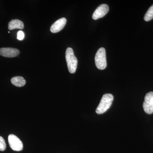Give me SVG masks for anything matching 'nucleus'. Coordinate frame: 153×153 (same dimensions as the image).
I'll use <instances>...</instances> for the list:
<instances>
[{"instance_id": "obj_5", "label": "nucleus", "mask_w": 153, "mask_h": 153, "mask_svg": "<svg viewBox=\"0 0 153 153\" xmlns=\"http://www.w3.org/2000/svg\"><path fill=\"white\" fill-rule=\"evenodd\" d=\"M9 145L11 149L15 151H21L23 149V144L22 141L14 134H10L8 136Z\"/></svg>"}, {"instance_id": "obj_13", "label": "nucleus", "mask_w": 153, "mask_h": 153, "mask_svg": "<svg viewBox=\"0 0 153 153\" xmlns=\"http://www.w3.org/2000/svg\"><path fill=\"white\" fill-rule=\"evenodd\" d=\"M25 33L22 31H19L17 33V39L20 41H22L25 38Z\"/></svg>"}, {"instance_id": "obj_12", "label": "nucleus", "mask_w": 153, "mask_h": 153, "mask_svg": "<svg viewBox=\"0 0 153 153\" xmlns=\"http://www.w3.org/2000/svg\"><path fill=\"white\" fill-rule=\"evenodd\" d=\"M6 149V144L2 137L0 136V151H4Z\"/></svg>"}, {"instance_id": "obj_10", "label": "nucleus", "mask_w": 153, "mask_h": 153, "mask_svg": "<svg viewBox=\"0 0 153 153\" xmlns=\"http://www.w3.org/2000/svg\"><path fill=\"white\" fill-rule=\"evenodd\" d=\"M12 84L17 87H22L26 84V80L21 76H15L11 79Z\"/></svg>"}, {"instance_id": "obj_8", "label": "nucleus", "mask_w": 153, "mask_h": 153, "mask_svg": "<svg viewBox=\"0 0 153 153\" xmlns=\"http://www.w3.org/2000/svg\"><path fill=\"white\" fill-rule=\"evenodd\" d=\"M66 19L61 18L56 21L50 27V31L52 33H57L63 30L66 25Z\"/></svg>"}, {"instance_id": "obj_6", "label": "nucleus", "mask_w": 153, "mask_h": 153, "mask_svg": "<svg viewBox=\"0 0 153 153\" xmlns=\"http://www.w3.org/2000/svg\"><path fill=\"white\" fill-rule=\"evenodd\" d=\"M109 11V7L105 4H102L99 6L93 13L92 15V19L94 20L97 19L102 18L106 15Z\"/></svg>"}, {"instance_id": "obj_9", "label": "nucleus", "mask_w": 153, "mask_h": 153, "mask_svg": "<svg viewBox=\"0 0 153 153\" xmlns=\"http://www.w3.org/2000/svg\"><path fill=\"white\" fill-rule=\"evenodd\" d=\"M24 27V25L23 22L18 19L12 20L9 22L8 28L10 30L16 29H23Z\"/></svg>"}, {"instance_id": "obj_1", "label": "nucleus", "mask_w": 153, "mask_h": 153, "mask_svg": "<svg viewBox=\"0 0 153 153\" xmlns=\"http://www.w3.org/2000/svg\"><path fill=\"white\" fill-rule=\"evenodd\" d=\"M114 97L112 94H104L96 110L97 113L100 114L106 112L111 106Z\"/></svg>"}, {"instance_id": "obj_3", "label": "nucleus", "mask_w": 153, "mask_h": 153, "mask_svg": "<svg viewBox=\"0 0 153 153\" xmlns=\"http://www.w3.org/2000/svg\"><path fill=\"white\" fill-rule=\"evenodd\" d=\"M96 66L98 69L103 70L107 66L106 53L104 48H100L97 50L95 56Z\"/></svg>"}, {"instance_id": "obj_7", "label": "nucleus", "mask_w": 153, "mask_h": 153, "mask_svg": "<svg viewBox=\"0 0 153 153\" xmlns=\"http://www.w3.org/2000/svg\"><path fill=\"white\" fill-rule=\"evenodd\" d=\"M20 54L18 49L13 48H2L0 49V55L6 57H16Z\"/></svg>"}, {"instance_id": "obj_4", "label": "nucleus", "mask_w": 153, "mask_h": 153, "mask_svg": "<svg viewBox=\"0 0 153 153\" xmlns=\"http://www.w3.org/2000/svg\"><path fill=\"white\" fill-rule=\"evenodd\" d=\"M143 108L146 113L150 114L153 113V92H149L145 96Z\"/></svg>"}, {"instance_id": "obj_2", "label": "nucleus", "mask_w": 153, "mask_h": 153, "mask_svg": "<svg viewBox=\"0 0 153 153\" xmlns=\"http://www.w3.org/2000/svg\"><path fill=\"white\" fill-rule=\"evenodd\" d=\"M66 59L69 72L71 74L75 73L77 68V60L72 48L68 47L66 49Z\"/></svg>"}, {"instance_id": "obj_11", "label": "nucleus", "mask_w": 153, "mask_h": 153, "mask_svg": "<svg viewBox=\"0 0 153 153\" xmlns=\"http://www.w3.org/2000/svg\"><path fill=\"white\" fill-rule=\"evenodd\" d=\"M153 19V4L145 14L144 19L146 22H149Z\"/></svg>"}]
</instances>
